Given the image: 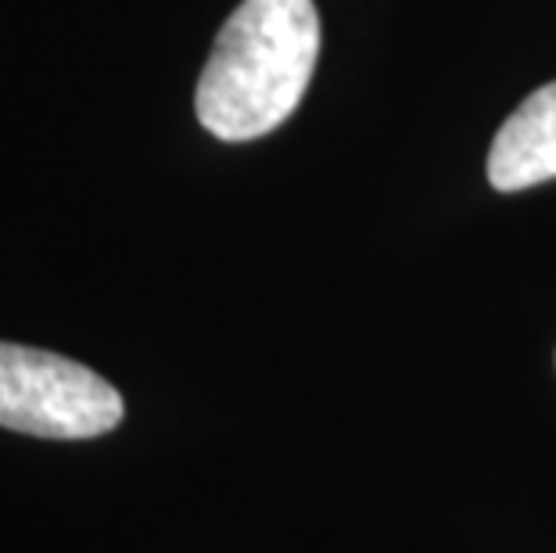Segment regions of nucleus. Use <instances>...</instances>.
<instances>
[{"instance_id": "nucleus-1", "label": "nucleus", "mask_w": 556, "mask_h": 553, "mask_svg": "<svg viewBox=\"0 0 556 553\" xmlns=\"http://www.w3.org/2000/svg\"><path fill=\"white\" fill-rule=\"evenodd\" d=\"M316 58L319 15L313 0H244L201 68L198 123L230 144L274 134L309 90Z\"/></svg>"}, {"instance_id": "nucleus-2", "label": "nucleus", "mask_w": 556, "mask_h": 553, "mask_svg": "<svg viewBox=\"0 0 556 553\" xmlns=\"http://www.w3.org/2000/svg\"><path fill=\"white\" fill-rule=\"evenodd\" d=\"M123 414V395L90 367L0 341V428L37 439H98Z\"/></svg>"}, {"instance_id": "nucleus-3", "label": "nucleus", "mask_w": 556, "mask_h": 553, "mask_svg": "<svg viewBox=\"0 0 556 553\" xmlns=\"http://www.w3.org/2000/svg\"><path fill=\"white\" fill-rule=\"evenodd\" d=\"M556 176V79L539 87L500 126L489 151V184L510 194Z\"/></svg>"}]
</instances>
